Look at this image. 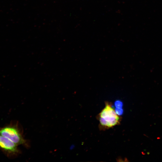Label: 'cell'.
<instances>
[{
	"instance_id": "6da1fadb",
	"label": "cell",
	"mask_w": 162,
	"mask_h": 162,
	"mask_svg": "<svg viewBox=\"0 0 162 162\" xmlns=\"http://www.w3.org/2000/svg\"><path fill=\"white\" fill-rule=\"evenodd\" d=\"M120 118L112 106L106 103L99 114L100 124L106 128H111L119 123Z\"/></svg>"
},
{
	"instance_id": "7a4b0ae2",
	"label": "cell",
	"mask_w": 162,
	"mask_h": 162,
	"mask_svg": "<svg viewBox=\"0 0 162 162\" xmlns=\"http://www.w3.org/2000/svg\"><path fill=\"white\" fill-rule=\"evenodd\" d=\"M0 134L7 137L17 145L25 142L18 128L15 124H10L0 128Z\"/></svg>"
},
{
	"instance_id": "3957f363",
	"label": "cell",
	"mask_w": 162,
	"mask_h": 162,
	"mask_svg": "<svg viewBox=\"0 0 162 162\" xmlns=\"http://www.w3.org/2000/svg\"><path fill=\"white\" fill-rule=\"evenodd\" d=\"M17 146L7 137L0 134V149L8 156H12L19 152Z\"/></svg>"
},
{
	"instance_id": "277c9868",
	"label": "cell",
	"mask_w": 162,
	"mask_h": 162,
	"mask_svg": "<svg viewBox=\"0 0 162 162\" xmlns=\"http://www.w3.org/2000/svg\"><path fill=\"white\" fill-rule=\"evenodd\" d=\"M115 105L116 108H121L123 106V104L121 101L119 100H117L115 103Z\"/></svg>"
},
{
	"instance_id": "5b68a950",
	"label": "cell",
	"mask_w": 162,
	"mask_h": 162,
	"mask_svg": "<svg viewBox=\"0 0 162 162\" xmlns=\"http://www.w3.org/2000/svg\"><path fill=\"white\" fill-rule=\"evenodd\" d=\"M115 111L116 114L118 115H121L122 114L123 112V110L122 108H116Z\"/></svg>"
}]
</instances>
